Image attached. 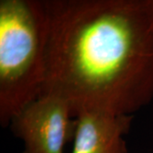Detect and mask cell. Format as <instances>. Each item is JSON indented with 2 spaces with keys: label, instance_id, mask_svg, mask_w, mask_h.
<instances>
[{
  "label": "cell",
  "instance_id": "cell-1",
  "mask_svg": "<svg viewBox=\"0 0 153 153\" xmlns=\"http://www.w3.org/2000/svg\"><path fill=\"white\" fill-rule=\"evenodd\" d=\"M40 95L82 111L134 116L153 100V0H44ZM39 95V96H40Z\"/></svg>",
  "mask_w": 153,
  "mask_h": 153
},
{
  "label": "cell",
  "instance_id": "cell-2",
  "mask_svg": "<svg viewBox=\"0 0 153 153\" xmlns=\"http://www.w3.org/2000/svg\"><path fill=\"white\" fill-rule=\"evenodd\" d=\"M49 19L44 0L0 1V124L39 97Z\"/></svg>",
  "mask_w": 153,
  "mask_h": 153
},
{
  "label": "cell",
  "instance_id": "cell-3",
  "mask_svg": "<svg viewBox=\"0 0 153 153\" xmlns=\"http://www.w3.org/2000/svg\"><path fill=\"white\" fill-rule=\"evenodd\" d=\"M9 127L23 142L22 153H64L73 140L76 117L66 101L43 94L15 115Z\"/></svg>",
  "mask_w": 153,
  "mask_h": 153
},
{
  "label": "cell",
  "instance_id": "cell-4",
  "mask_svg": "<svg viewBox=\"0 0 153 153\" xmlns=\"http://www.w3.org/2000/svg\"><path fill=\"white\" fill-rule=\"evenodd\" d=\"M134 116L82 111L76 117L71 153H128L124 136Z\"/></svg>",
  "mask_w": 153,
  "mask_h": 153
}]
</instances>
